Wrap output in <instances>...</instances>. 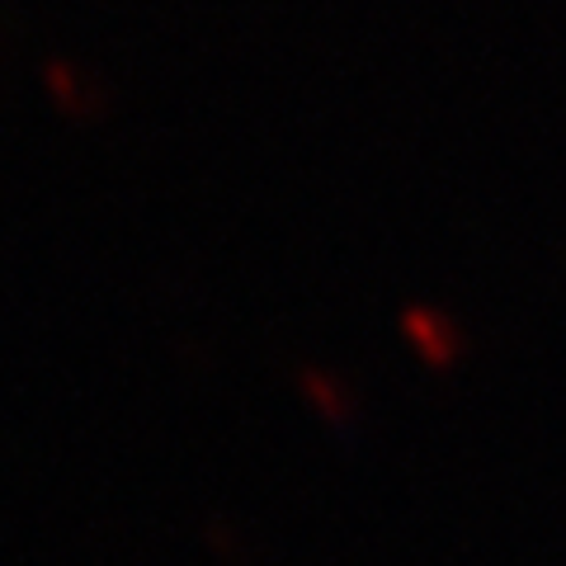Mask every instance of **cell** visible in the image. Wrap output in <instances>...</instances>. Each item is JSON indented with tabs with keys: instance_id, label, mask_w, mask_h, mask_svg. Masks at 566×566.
I'll return each mask as SVG.
<instances>
[{
	"instance_id": "1",
	"label": "cell",
	"mask_w": 566,
	"mask_h": 566,
	"mask_svg": "<svg viewBox=\"0 0 566 566\" xmlns=\"http://www.w3.org/2000/svg\"><path fill=\"white\" fill-rule=\"evenodd\" d=\"M401 335L411 340V349L430 368H444L463 354V335H458V326L434 307H406L401 312Z\"/></svg>"
},
{
	"instance_id": "2",
	"label": "cell",
	"mask_w": 566,
	"mask_h": 566,
	"mask_svg": "<svg viewBox=\"0 0 566 566\" xmlns=\"http://www.w3.org/2000/svg\"><path fill=\"white\" fill-rule=\"evenodd\" d=\"M48 91L57 95V104H62L66 114H95V104H99V95H91L95 91L91 76L76 71V66H66V62H52L48 66Z\"/></svg>"
},
{
	"instance_id": "3",
	"label": "cell",
	"mask_w": 566,
	"mask_h": 566,
	"mask_svg": "<svg viewBox=\"0 0 566 566\" xmlns=\"http://www.w3.org/2000/svg\"><path fill=\"white\" fill-rule=\"evenodd\" d=\"M303 387H307V397L316 401V411H322L326 420H349V416H354L349 392L340 387V378H326V374H303Z\"/></svg>"
}]
</instances>
